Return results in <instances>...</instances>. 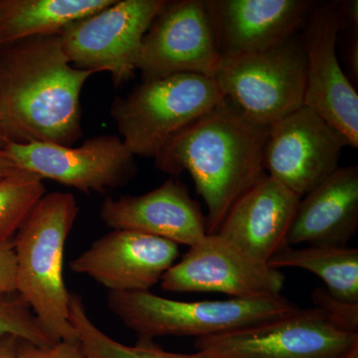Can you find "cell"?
Here are the masks:
<instances>
[{
  "label": "cell",
  "mask_w": 358,
  "mask_h": 358,
  "mask_svg": "<svg viewBox=\"0 0 358 358\" xmlns=\"http://www.w3.org/2000/svg\"><path fill=\"white\" fill-rule=\"evenodd\" d=\"M94 74L71 64L59 34L0 49V129L7 143L72 147L83 134L80 95Z\"/></svg>",
  "instance_id": "1"
},
{
  "label": "cell",
  "mask_w": 358,
  "mask_h": 358,
  "mask_svg": "<svg viewBox=\"0 0 358 358\" xmlns=\"http://www.w3.org/2000/svg\"><path fill=\"white\" fill-rule=\"evenodd\" d=\"M268 129L249 121L225 99L155 157L162 173L192 176L206 204L207 234L217 233L233 204L266 173Z\"/></svg>",
  "instance_id": "2"
},
{
  "label": "cell",
  "mask_w": 358,
  "mask_h": 358,
  "mask_svg": "<svg viewBox=\"0 0 358 358\" xmlns=\"http://www.w3.org/2000/svg\"><path fill=\"white\" fill-rule=\"evenodd\" d=\"M78 213L72 193L45 194L13 239L15 292L56 341H78L63 274L66 242Z\"/></svg>",
  "instance_id": "3"
},
{
  "label": "cell",
  "mask_w": 358,
  "mask_h": 358,
  "mask_svg": "<svg viewBox=\"0 0 358 358\" xmlns=\"http://www.w3.org/2000/svg\"><path fill=\"white\" fill-rule=\"evenodd\" d=\"M108 307L124 326L143 339L157 336H216L260 326L298 312L282 296L180 301L145 292H110Z\"/></svg>",
  "instance_id": "4"
},
{
  "label": "cell",
  "mask_w": 358,
  "mask_h": 358,
  "mask_svg": "<svg viewBox=\"0 0 358 358\" xmlns=\"http://www.w3.org/2000/svg\"><path fill=\"white\" fill-rule=\"evenodd\" d=\"M225 101L213 78L176 74L143 80L113 103V119L136 157H155L174 136Z\"/></svg>",
  "instance_id": "5"
},
{
  "label": "cell",
  "mask_w": 358,
  "mask_h": 358,
  "mask_svg": "<svg viewBox=\"0 0 358 358\" xmlns=\"http://www.w3.org/2000/svg\"><path fill=\"white\" fill-rule=\"evenodd\" d=\"M213 79L246 119L272 126L303 106L307 57L301 34L270 50L221 58Z\"/></svg>",
  "instance_id": "6"
},
{
  "label": "cell",
  "mask_w": 358,
  "mask_h": 358,
  "mask_svg": "<svg viewBox=\"0 0 358 358\" xmlns=\"http://www.w3.org/2000/svg\"><path fill=\"white\" fill-rule=\"evenodd\" d=\"M166 0H115L61 31L62 46L78 69L109 72L115 86L133 78L141 42Z\"/></svg>",
  "instance_id": "7"
},
{
  "label": "cell",
  "mask_w": 358,
  "mask_h": 358,
  "mask_svg": "<svg viewBox=\"0 0 358 358\" xmlns=\"http://www.w3.org/2000/svg\"><path fill=\"white\" fill-rule=\"evenodd\" d=\"M357 345L358 334L341 331L317 307L194 343L206 358H343Z\"/></svg>",
  "instance_id": "8"
},
{
  "label": "cell",
  "mask_w": 358,
  "mask_h": 358,
  "mask_svg": "<svg viewBox=\"0 0 358 358\" xmlns=\"http://www.w3.org/2000/svg\"><path fill=\"white\" fill-rule=\"evenodd\" d=\"M221 62L204 0L164 1L136 60L143 80L176 74L213 78Z\"/></svg>",
  "instance_id": "9"
},
{
  "label": "cell",
  "mask_w": 358,
  "mask_h": 358,
  "mask_svg": "<svg viewBox=\"0 0 358 358\" xmlns=\"http://www.w3.org/2000/svg\"><path fill=\"white\" fill-rule=\"evenodd\" d=\"M350 141L315 110L303 106L273 124L264 152V169L303 199L338 169Z\"/></svg>",
  "instance_id": "10"
},
{
  "label": "cell",
  "mask_w": 358,
  "mask_h": 358,
  "mask_svg": "<svg viewBox=\"0 0 358 358\" xmlns=\"http://www.w3.org/2000/svg\"><path fill=\"white\" fill-rule=\"evenodd\" d=\"M343 28L341 2H313L301 38L307 57L303 106L358 148V95L341 68L336 45Z\"/></svg>",
  "instance_id": "11"
},
{
  "label": "cell",
  "mask_w": 358,
  "mask_h": 358,
  "mask_svg": "<svg viewBox=\"0 0 358 358\" xmlns=\"http://www.w3.org/2000/svg\"><path fill=\"white\" fill-rule=\"evenodd\" d=\"M3 150L21 171L84 192H103L120 187L138 171L134 155L115 136L88 138L77 148L8 141Z\"/></svg>",
  "instance_id": "12"
},
{
  "label": "cell",
  "mask_w": 358,
  "mask_h": 358,
  "mask_svg": "<svg viewBox=\"0 0 358 358\" xmlns=\"http://www.w3.org/2000/svg\"><path fill=\"white\" fill-rule=\"evenodd\" d=\"M284 274L256 260L217 234L189 247L160 280L173 293H221L233 299L279 296Z\"/></svg>",
  "instance_id": "13"
},
{
  "label": "cell",
  "mask_w": 358,
  "mask_h": 358,
  "mask_svg": "<svg viewBox=\"0 0 358 358\" xmlns=\"http://www.w3.org/2000/svg\"><path fill=\"white\" fill-rule=\"evenodd\" d=\"M178 256V245L169 240L113 230L71 261L70 268L110 292H145L160 282Z\"/></svg>",
  "instance_id": "14"
},
{
  "label": "cell",
  "mask_w": 358,
  "mask_h": 358,
  "mask_svg": "<svg viewBox=\"0 0 358 358\" xmlns=\"http://www.w3.org/2000/svg\"><path fill=\"white\" fill-rule=\"evenodd\" d=\"M221 58L281 46L301 30L308 0H204Z\"/></svg>",
  "instance_id": "15"
},
{
  "label": "cell",
  "mask_w": 358,
  "mask_h": 358,
  "mask_svg": "<svg viewBox=\"0 0 358 358\" xmlns=\"http://www.w3.org/2000/svg\"><path fill=\"white\" fill-rule=\"evenodd\" d=\"M100 216L113 230H131L194 246L207 235L206 217L187 187L169 179L143 195L107 199Z\"/></svg>",
  "instance_id": "16"
},
{
  "label": "cell",
  "mask_w": 358,
  "mask_h": 358,
  "mask_svg": "<svg viewBox=\"0 0 358 358\" xmlns=\"http://www.w3.org/2000/svg\"><path fill=\"white\" fill-rule=\"evenodd\" d=\"M301 199L265 173L233 204L216 234L268 264L289 246V229Z\"/></svg>",
  "instance_id": "17"
},
{
  "label": "cell",
  "mask_w": 358,
  "mask_h": 358,
  "mask_svg": "<svg viewBox=\"0 0 358 358\" xmlns=\"http://www.w3.org/2000/svg\"><path fill=\"white\" fill-rule=\"evenodd\" d=\"M358 228V166L338 167L300 200L289 246L348 247Z\"/></svg>",
  "instance_id": "18"
},
{
  "label": "cell",
  "mask_w": 358,
  "mask_h": 358,
  "mask_svg": "<svg viewBox=\"0 0 358 358\" xmlns=\"http://www.w3.org/2000/svg\"><path fill=\"white\" fill-rule=\"evenodd\" d=\"M115 0H0V49L23 40L60 34L74 21Z\"/></svg>",
  "instance_id": "19"
},
{
  "label": "cell",
  "mask_w": 358,
  "mask_h": 358,
  "mask_svg": "<svg viewBox=\"0 0 358 358\" xmlns=\"http://www.w3.org/2000/svg\"><path fill=\"white\" fill-rule=\"evenodd\" d=\"M268 267L300 268L320 277L329 294L348 303H358V250L348 247L291 246L270 259Z\"/></svg>",
  "instance_id": "20"
},
{
  "label": "cell",
  "mask_w": 358,
  "mask_h": 358,
  "mask_svg": "<svg viewBox=\"0 0 358 358\" xmlns=\"http://www.w3.org/2000/svg\"><path fill=\"white\" fill-rule=\"evenodd\" d=\"M70 322L77 334L78 341L91 358H206L203 353H174L166 352L145 339L136 345H127L110 338L90 319L83 301L71 294Z\"/></svg>",
  "instance_id": "21"
},
{
  "label": "cell",
  "mask_w": 358,
  "mask_h": 358,
  "mask_svg": "<svg viewBox=\"0 0 358 358\" xmlns=\"http://www.w3.org/2000/svg\"><path fill=\"white\" fill-rule=\"evenodd\" d=\"M45 192L43 179L28 171L0 180V240L13 239Z\"/></svg>",
  "instance_id": "22"
},
{
  "label": "cell",
  "mask_w": 358,
  "mask_h": 358,
  "mask_svg": "<svg viewBox=\"0 0 358 358\" xmlns=\"http://www.w3.org/2000/svg\"><path fill=\"white\" fill-rule=\"evenodd\" d=\"M13 336L36 345L57 343L47 334L27 303L16 292L0 291V336Z\"/></svg>",
  "instance_id": "23"
},
{
  "label": "cell",
  "mask_w": 358,
  "mask_h": 358,
  "mask_svg": "<svg viewBox=\"0 0 358 358\" xmlns=\"http://www.w3.org/2000/svg\"><path fill=\"white\" fill-rule=\"evenodd\" d=\"M315 307L322 308L334 326L345 333L358 334V303L334 298L326 288H317L312 293Z\"/></svg>",
  "instance_id": "24"
},
{
  "label": "cell",
  "mask_w": 358,
  "mask_h": 358,
  "mask_svg": "<svg viewBox=\"0 0 358 358\" xmlns=\"http://www.w3.org/2000/svg\"><path fill=\"white\" fill-rule=\"evenodd\" d=\"M18 358H91L79 341H60L50 345H36L20 341Z\"/></svg>",
  "instance_id": "25"
},
{
  "label": "cell",
  "mask_w": 358,
  "mask_h": 358,
  "mask_svg": "<svg viewBox=\"0 0 358 358\" xmlns=\"http://www.w3.org/2000/svg\"><path fill=\"white\" fill-rule=\"evenodd\" d=\"M0 291L15 292V255L13 240H0Z\"/></svg>",
  "instance_id": "26"
},
{
  "label": "cell",
  "mask_w": 358,
  "mask_h": 358,
  "mask_svg": "<svg viewBox=\"0 0 358 358\" xmlns=\"http://www.w3.org/2000/svg\"><path fill=\"white\" fill-rule=\"evenodd\" d=\"M20 341L13 336H0V358H18Z\"/></svg>",
  "instance_id": "27"
},
{
  "label": "cell",
  "mask_w": 358,
  "mask_h": 358,
  "mask_svg": "<svg viewBox=\"0 0 358 358\" xmlns=\"http://www.w3.org/2000/svg\"><path fill=\"white\" fill-rule=\"evenodd\" d=\"M21 169H18L13 164V160L9 159L3 150L0 148V180L1 179L8 178L13 174L18 173Z\"/></svg>",
  "instance_id": "28"
},
{
  "label": "cell",
  "mask_w": 358,
  "mask_h": 358,
  "mask_svg": "<svg viewBox=\"0 0 358 358\" xmlns=\"http://www.w3.org/2000/svg\"><path fill=\"white\" fill-rule=\"evenodd\" d=\"M343 358H358V345L353 346Z\"/></svg>",
  "instance_id": "29"
},
{
  "label": "cell",
  "mask_w": 358,
  "mask_h": 358,
  "mask_svg": "<svg viewBox=\"0 0 358 358\" xmlns=\"http://www.w3.org/2000/svg\"><path fill=\"white\" fill-rule=\"evenodd\" d=\"M7 143L6 138H4L3 134H2L1 129H0V148L3 150L4 147H6Z\"/></svg>",
  "instance_id": "30"
}]
</instances>
